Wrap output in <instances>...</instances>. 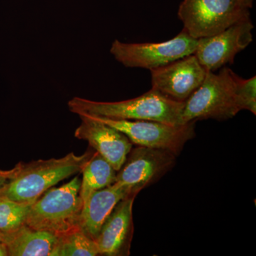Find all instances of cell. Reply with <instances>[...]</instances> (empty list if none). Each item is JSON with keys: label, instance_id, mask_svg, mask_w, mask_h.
<instances>
[{"label": "cell", "instance_id": "obj_1", "mask_svg": "<svg viewBox=\"0 0 256 256\" xmlns=\"http://www.w3.org/2000/svg\"><path fill=\"white\" fill-rule=\"evenodd\" d=\"M69 110L74 114L100 116L108 118L152 120L171 124H182L184 102L172 100L151 88L130 100L118 102H99L75 97L68 101Z\"/></svg>", "mask_w": 256, "mask_h": 256}, {"label": "cell", "instance_id": "obj_2", "mask_svg": "<svg viewBox=\"0 0 256 256\" xmlns=\"http://www.w3.org/2000/svg\"><path fill=\"white\" fill-rule=\"evenodd\" d=\"M92 154L86 152L76 156L72 152L58 159L20 162L18 174L1 188L0 194L13 201L32 203L62 180L82 172Z\"/></svg>", "mask_w": 256, "mask_h": 256}, {"label": "cell", "instance_id": "obj_3", "mask_svg": "<svg viewBox=\"0 0 256 256\" xmlns=\"http://www.w3.org/2000/svg\"><path fill=\"white\" fill-rule=\"evenodd\" d=\"M236 76L228 67L220 68L218 74L207 72L202 85L184 101L181 124L235 117L242 110L236 92Z\"/></svg>", "mask_w": 256, "mask_h": 256}, {"label": "cell", "instance_id": "obj_4", "mask_svg": "<svg viewBox=\"0 0 256 256\" xmlns=\"http://www.w3.org/2000/svg\"><path fill=\"white\" fill-rule=\"evenodd\" d=\"M80 180L76 176L60 188H50L32 203L26 225L60 236L80 227L82 208Z\"/></svg>", "mask_w": 256, "mask_h": 256}, {"label": "cell", "instance_id": "obj_5", "mask_svg": "<svg viewBox=\"0 0 256 256\" xmlns=\"http://www.w3.org/2000/svg\"><path fill=\"white\" fill-rule=\"evenodd\" d=\"M178 16L193 38L214 36L229 26L250 20V9L237 0H183Z\"/></svg>", "mask_w": 256, "mask_h": 256}, {"label": "cell", "instance_id": "obj_6", "mask_svg": "<svg viewBox=\"0 0 256 256\" xmlns=\"http://www.w3.org/2000/svg\"><path fill=\"white\" fill-rule=\"evenodd\" d=\"M197 42L183 30L174 38L158 43H124L116 40L110 52L126 67L151 70L194 54Z\"/></svg>", "mask_w": 256, "mask_h": 256}, {"label": "cell", "instance_id": "obj_7", "mask_svg": "<svg viewBox=\"0 0 256 256\" xmlns=\"http://www.w3.org/2000/svg\"><path fill=\"white\" fill-rule=\"evenodd\" d=\"M92 117L124 133L132 144L165 150L176 156L180 154L185 144L193 139L196 134L195 122L171 124L152 120L112 119L100 116Z\"/></svg>", "mask_w": 256, "mask_h": 256}, {"label": "cell", "instance_id": "obj_8", "mask_svg": "<svg viewBox=\"0 0 256 256\" xmlns=\"http://www.w3.org/2000/svg\"><path fill=\"white\" fill-rule=\"evenodd\" d=\"M176 156L165 150L138 146L128 153L124 164L117 172L116 182L138 195L169 172L174 166Z\"/></svg>", "mask_w": 256, "mask_h": 256}, {"label": "cell", "instance_id": "obj_9", "mask_svg": "<svg viewBox=\"0 0 256 256\" xmlns=\"http://www.w3.org/2000/svg\"><path fill=\"white\" fill-rule=\"evenodd\" d=\"M254 28L252 20H246L214 36L198 38L194 54L206 72H215L233 64L236 56L252 43Z\"/></svg>", "mask_w": 256, "mask_h": 256}, {"label": "cell", "instance_id": "obj_10", "mask_svg": "<svg viewBox=\"0 0 256 256\" xmlns=\"http://www.w3.org/2000/svg\"><path fill=\"white\" fill-rule=\"evenodd\" d=\"M151 72L152 88L172 99L184 102L202 85L206 70L192 54Z\"/></svg>", "mask_w": 256, "mask_h": 256}, {"label": "cell", "instance_id": "obj_11", "mask_svg": "<svg viewBox=\"0 0 256 256\" xmlns=\"http://www.w3.org/2000/svg\"><path fill=\"white\" fill-rule=\"evenodd\" d=\"M82 124L75 131V137L87 141L116 171L124 164L132 143L127 136L108 124L88 114H78Z\"/></svg>", "mask_w": 256, "mask_h": 256}, {"label": "cell", "instance_id": "obj_12", "mask_svg": "<svg viewBox=\"0 0 256 256\" xmlns=\"http://www.w3.org/2000/svg\"><path fill=\"white\" fill-rule=\"evenodd\" d=\"M137 195L124 197L114 207L95 239L99 255L129 256L134 233L132 207Z\"/></svg>", "mask_w": 256, "mask_h": 256}, {"label": "cell", "instance_id": "obj_13", "mask_svg": "<svg viewBox=\"0 0 256 256\" xmlns=\"http://www.w3.org/2000/svg\"><path fill=\"white\" fill-rule=\"evenodd\" d=\"M130 194H134L117 182L94 192L82 204L79 218L80 228L95 240L102 224L118 203Z\"/></svg>", "mask_w": 256, "mask_h": 256}, {"label": "cell", "instance_id": "obj_14", "mask_svg": "<svg viewBox=\"0 0 256 256\" xmlns=\"http://www.w3.org/2000/svg\"><path fill=\"white\" fill-rule=\"evenodd\" d=\"M58 242V236L55 234L26 224L4 235V239L8 256H53Z\"/></svg>", "mask_w": 256, "mask_h": 256}, {"label": "cell", "instance_id": "obj_15", "mask_svg": "<svg viewBox=\"0 0 256 256\" xmlns=\"http://www.w3.org/2000/svg\"><path fill=\"white\" fill-rule=\"evenodd\" d=\"M82 172L80 196L82 204L94 192L114 184L117 175L114 166L97 152L94 153Z\"/></svg>", "mask_w": 256, "mask_h": 256}, {"label": "cell", "instance_id": "obj_16", "mask_svg": "<svg viewBox=\"0 0 256 256\" xmlns=\"http://www.w3.org/2000/svg\"><path fill=\"white\" fill-rule=\"evenodd\" d=\"M99 255L96 240L80 227L58 237L53 256H96Z\"/></svg>", "mask_w": 256, "mask_h": 256}, {"label": "cell", "instance_id": "obj_17", "mask_svg": "<svg viewBox=\"0 0 256 256\" xmlns=\"http://www.w3.org/2000/svg\"><path fill=\"white\" fill-rule=\"evenodd\" d=\"M32 203L13 201L0 194V232L6 235L25 225Z\"/></svg>", "mask_w": 256, "mask_h": 256}, {"label": "cell", "instance_id": "obj_18", "mask_svg": "<svg viewBox=\"0 0 256 256\" xmlns=\"http://www.w3.org/2000/svg\"><path fill=\"white\" fill-rule=\"evenodd\" d=\"M236 92L239 104L242 110L256 114V76L244 79L236 76Z\"/></svg>", "mask_w": 256, "mask_h": 256}, {"label": "cell", "instance_id": "obj_19", "mask_svg": "<svg viewBox=\"0 0 256 256\" xmlns=\"http://www.w3.org/2000/svg\"><path fill=\"white\" fill-rule=\"evenodd\" d=\"M20 162L18 163L13 169L10 170H0V190L10 180L14 178L20 170Z\"/></svg>", "mask_w": 256, "mask_h": 256}, {"label": "cell", "instance_id": "obj_20", "mask_svg": "<svg viewBox=\"0 0 256 256\" xmlns=\"http://www.w3.org/2000/svg\"><path fill=\"white\" fill-rule=\"evenodd\" d=\"M237 1L246 8L250 10L252 8V5H254V0H237Z\"/></svg>", "mask_w": 256, "mask_h": 256}, {"label": "cell", "instance_id": "obj_21", "mask_svg": "<svg viewBox=\"0 0 256 256\" xmlns=\"http://www.w3.org/2000/svg\"><path fill=\"white\" fill-rule=\"evenodd\" d=\"M0 256H8V248L3 242H0Z\"/></svg>", "mask_w": 256, "mask_h": 256}, {"label": "cell", "instance_id": "obj_22", "mask_svg": "<svg viewBox=\"0 0 256 256\" xmlns=\"http://www.w3.org/2000/svg\"><path fill=\"white\" fill-rule=\"evenodd\" d=\"M4 235L0 232V242H4Z\"/></svg>", "mask_w": 256, "mask_h": 256}]
</instances>
